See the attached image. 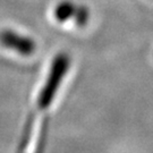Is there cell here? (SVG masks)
<instances>
[{
  "mask_svg": "<svg viewBox=\"0 0 153 153\" xmlns=\"http://www.w3.org/2000/svg\"><path fill=\"white\" fill-rule=\"evenodd\" d=\"M71 59L66 53H59L53 58L50 67L48 78L43 84V88L39 93L38 107L40 109L49 108L51 102L53 101L56 94L59 90L61 82L69 69Z\"/></svg>",
  "mask_w": 153,
  "mask_h": 153,
  "instance_id": "cell-1",
  "label": "cell"
},
{
  "mask_svg": "<svg viewBox=\"0 0 153 153\" xmlns=\"http://www.w3.org/2000/svg\"><path fill=\"white\" fill-rule=\"evenodd\" d=\"M0 43L5 48L13 50L22 56H31L35 52L36 45L34 40L11 30H4L0 32Z\"/></svg>",
  "mask_w": 153,
  "mask_h": 153,
  "instance_id": "cell-2",
  "label": "cell"
},
{
  "mask_svg": "<svg viewBox=\"0 0 153 153\" xmlns=\"http://www.w3.org/2000/svg\"><path fill=\"white\" fill-rule=\"evenodd\" d=\"M55 18L58 22L74 19L77 25L84 26L88 21V10L84 6H77L71 1H62L55 8Z\"/></svg>",
  "mask_w": 153,
  "mask_h": 153,
  "instance_id": "cell-3",
  "label": "cell"
}]
</instances>
